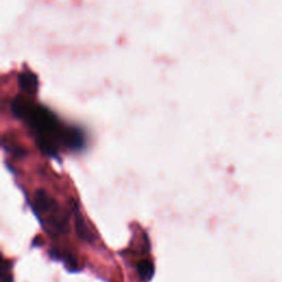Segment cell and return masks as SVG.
I'll return each instance as SVG.
<instances>
[{"label":"cell","instance_id":"1","mask_svg":"<svg viewBox=\"0 0 282 282\" xmlns=\"http://www.w3.org/2000/svg\"><path fill=\"white\" fill-rule=\"evenodd\" d=\"M11 110L18 119L27 122L34 133L36 144L48 156L55 157L60 145L72 150H80L85 145V136L81 129L63 125L46 106L17 96L12 100Z\"/></svg>","mask_w":282,"mask_h":282},{"label":"cell","instance_id":"2","mask_svg":"<svg viewBox=\"0 0 282 282\" xmlns=\"http://www.w3.org/2000/svg\"><path fill=\"white\" fill-rule=\"evenodd\" d=\"M75 227H76L77 234H79V236L82 239L86 240V242H92V240L94 239L93 234L91 232V231L88 230V227L86 226V224H85L81 213L77 210L75 212Z\"/></svg>","mask_w":282,"mask_h":282},{"label":"cell","instance_id":"3","mask_svg":"<svg viewBox=\"0 0 282 282\" xmlns=\"http://www.w3.org/2000/svg\"><path fill=\"white\" fill-rule=\"evenodd\" d=\"M137 271L142 281H149L154 275V265L149 260H142L137 265Z\"/></svg>","mask_w":282,"mask_h":282},{"label":"cell","instance_id":"4","mask_svg":"<svg viewBox=\"0 0 282 282\" xmlns=\"http://www.w3.org/2000/svg\"><path fill=\"white\" fill-rule=\"evenodd\" d=\"M6 263H3L2 265V273H1V278H2V282H14V279H12V275L9 270V268L6 267Z\"/></svg>","mask_w":282,"mask_h":282}]
</instances>
